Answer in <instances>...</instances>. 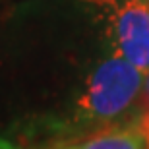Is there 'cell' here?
Returning a JSON list of instances; mask_svg holds the SVG:
<instances>
[{
	"instance_id": "1",
	"label": "cell",
	"mask_w": 149,
	"mask_h": 149,
	"mask_svg": "<svg viewBox=\"0 0 149 149\" xmlns=\"http://www.w3.org/2000/svg\"><path fill=\"white\" fill-rule=\"evenodd\" d=\"M143 70L118 54L99 62L85 77L66 128L112 122L134 105L143 89Z\"/></svg>"
},
{
	"instance_id": "2",
	"label": "cell",
	"mask_w": 149,
	"mask_h": 149,
	"mask_svg": "<svg viewBox=\"0 0 149 149\" xmlns=\"http://www.w3.org/2000/svg\"><path fill=\"white\" fill-rule=\"evenodd\" d=\"M99 23L112 52L149 72V0H79Z\"/></svg>"
},
{
	"instance_id": "3",
	"label": "cell",
	"mask_w": 149,
	"mask_h": 149,
	"mask_svg": "<svg viewBox=\"0 0 149 149\" xmlns=\"http://www.w3.org/2000/svg\"><path fill=\"white\" fill-rule=\"evenodd\" d=\"M68 149H147L145 138L139 126L128 128H111L87 138L85 141L72 145Z\"/></svg>"
},
{
	"instance_id": "4",
	"label": "cell",
	"mask_w": 149,
	"mask_h": 149,
	"mask_svg": "<svg viewBox=\"0 0 149 149\" xmlns=\"http://www.w3.org/2000/svg\"><path fill=\"white\" fill-rule=\"evenodd\" d=\"M138 126H139V130L143 132V138H145V147L149 149V114H141V116H139Z\"/></svg>"
},
{
	"instance_id": "5",
	"label": "cell",
	"mask_w": 149,
	"mask_h": 149,
	"mask_svg": "<svg viewBox=\"0 0 149 149\" xmlns=\"http://www.w3.org/2000/svg\"><path fill=\"white\" fill-rule=\"evenodd\" d=\"M143 114H149V72L145 74L143 81Z\"/></svg>"
}]
</instances>
